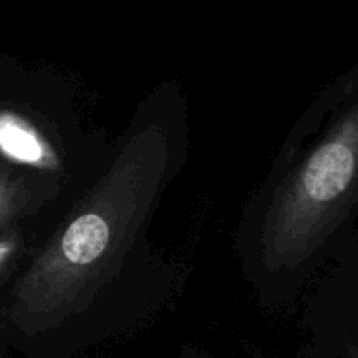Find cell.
<instances>
[{"instance_id": "obj_1", "label": "cell", "mask_w": 358, "mask_h": 358, "mask_svg": "<svg viewBox=\"0 0 358 358\" xmlns=\"http://www.w3.org/2000/svg\"><path fill=\"white\" fill-rule=\"evenodd\" d=\"M170 164V140L163 126H135L107 171L14 287L17 324L52 327L90 306L149 220L166 187Z\"/></svg>"}, {"instance_id": "obj_2", "label": "cell", "mask_w": 358, "mask_h": 358, "mask_svg": "<svg viewBox=\"0 0 358 358\" xmlns=\"http://www.w3.org/2000/svg\"><path fill=\"white\" fill-rule=\"evenodd\" d=\"M358 203V100L287 171L266 201L259 264L285 276L310 264Z\"/></svg>"}, {"instance_id": "obj_3", "label": "cell", "mask_w": 358, "mask_h": 358, "mask_svg": "<svg viewBox=\"0 0 358 358\" xmlns=\"http://www.w3.org/2000/svg\"><path fill=\"white\" fill-rule=\"evenodd\" d=\"M0 152L20 166L51 173L59 170L58 154L48 136L13 110H0Z\"/></svg>"}, {"instance_id": "obj_4", "label": "cell", "mask_w": 358, "mask_h": 358, "mask_svg": "<svg viewBox=\"0 0 358 358\" xmlns=\"http://www.w3.org/2000/svg\"><path fill=\"white\" fill-rule=\"evenodd\" d=\"M38 192L23 173L0 166V236L37 206Z\"/></svg>"}, {"instance_id": "obj_5", "label": "cell", "mask_w": 358, "mask_h": 358, "mask_svg": "<svg viewBox=\"0 0 358 358\" xmlns=\"http://www.w3.org/2000/svg\"><path fill=\"white\" fill-rule=\"evenodd\" d=\"M21 254V234L17 231L0 236V283Z\"/></svg>"}, {"instance_id": "obj_6", "label": "cell", "mask_w": 358, "mask_h": 358, "mask_svg": "<svg viewBox=\"0 0 358 358\" xmlns=\"http://www.w3.org/2000/svg\"><path fill=\"white\" fill-rule=\"evenodd\" d=\"M352 353H353V357L358 358V348H353V350H352Z\"/></svg>"}]
</instances>
